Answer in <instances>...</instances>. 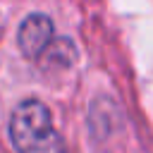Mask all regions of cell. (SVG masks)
Returning a JSON list of instances; mask_svg holds the SVG:
<instances>
[{"instance_id":"cell-2","label":"cell","mask_w":153,"mask_h":153,"mask_svg":"<svg viewBox=\"0 0 153 153\" xmlns=\"http://www.w3.org/2000/svg\"><path fill=\"white\" fill-rule=\"evenodd\" d=\"M53 43V22L45 14H29L19 26V48L29 60L43 55V50Z\"/></svg>"},{"instance_id":"cell-1","label":"cell","mask_w":153,"mask_h":153,"mask_svg":"<svg viewBox=\"0 0 153 153\" xmlns=\"http://www.w3.org/2000/svg\"><path fill=\"white\" fill-rule=\"evenodd\" d=\"M10 139L17 153H67L62 136L53 127L50 110L36 100H22L10 120Z\"/></svg>"}]
</instances>
